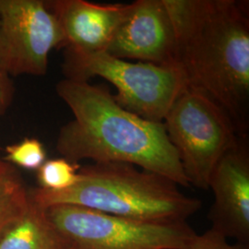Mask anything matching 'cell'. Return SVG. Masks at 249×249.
<instances>
[{"label": "cell", "instance_id": "277c9868", "mask_svg": "<svg viewBox=\"0 0 249 249\" xmlns=\"http://www.w3.org/2000/svg\"><path fill=\"white\" fill-rule=\"evenodd\" d=\"M162 124L189 186L204 190L219 160L246 140L222 107L189 86L176 99Z\"/></svg>", "mask_w": 249, "mask_h": 249}, {"label": "cell", "instance_id": "52a82bcc", "mask_svg": "<svg viewBox=\"0 0 249 249\" xmlns=\"http://www.w3.org/2000/svg\"><path fill=\"white\" fill-rule=\"evenodd\" d=\"M54 48L65 37L46 1L0 0V71L43 76Z\"/></svg>", "mask_w": 249, "mask_h": 249}, {"label": "cell", "instance_id": "30bf717a", "mask_svg": "<svg viewBox=\"0 0 249 249\" xmlns=\"http://www.w3.org/2000/svg\"><path fill=\"white\" fill-rule=\"evenodd\" d=\"M57 18L66 50L74 53L107 52L130 4H96L85 0L46 1Z\"/></svg>", "mask_w": 249, "mask_h": 249}, {"label": "cell", "instance_id": "8992f818", "mask_svg": "<svg viewBox=\"0 0 249 249\" xmlns=\"http://www.w3.org/2000/svg\"><path fill=\"white\" fill-rule=\"evenodd\" d=\"M45 211L63 249H185L196 233L187 222H140L76 205Z\"/></svg>", "mask_w": 249, "mask_h": 249}, {"label": "cell", "instance_id": "6da1fadb", "mask_svg": "<svg viewBox=\"0 0 249 249\" xmlns=\"http://www.w3.org/2000/svg\"><path fill=\"white\" fill-rule=\"evenodd\" d=\"M176 34L175 66L187 85L231 117L247 139L249 118L248 2L163 0Z\"/></svg>", "mask_w": 249, "mask_h": 249}, {"label": "cell", "instance_id": "7c38bea8", "mask_svg": "<svg viewBox=\"0 0 249 249\" xmlns=\"http://www.w3.org/2000/svg\"><path fill=\"white\" fill-rule=\"evenodd\" d=\"M31 205L23 179L15 167L0 159V240Z\"/></svg>", "mask_w": 249, "mask_h": 249}, {"label": "cell", "instance_id": "5bb4252c", "mask_svg": "<svg viewBox=\"0 0 249 249\" xmlns=\"http://www.w3.org/2000/svg\"><path fill=\"white\" fill-rule=\"evenodd\" d=\"M4 160L23 169L38 170L46 160V151L39 140L25 138L19 142L6 147Z\"/></svg>", "mask_w": 249, "mask_h": 249}, {"label": "cell", "instance_id": "5b68a950", "mask_svg": "<svg viewBox=\"0 0 249 249\" xmlns=\"http://www.w3.org/2000/svg\"><path fill=\"white\" fill-rule=\"evenodd\" d=\"M66 79L89 81L100 77L116 88V103L125 110L155 123H162L176 99L187 87L176 66L130 63L107 52L74 53L66 50Z\"/></svg>", "mask_w": 249, "mask_h": 249}, {"label": "cell", "instance_id": "9a60e30c", "mask_svg": "<svg viewBox=\"0 0 249 249\" xmlns=\"http://www.w3.org/2000/svg\"><path fill=\"white\" fill-rule=\"evenodd\" d=\"M218 231L209 229L201 234L196 233L185 249H249V244L230 243Z\"/></svg>", "mask_w": 249, "mask_h": 249}, {"label": "cell", "instance_id": "9c48e42d", "mask_svg": "<svg viewBox=\"0 0 249 249\" xmlns=\"http://www.w3.org/2000/svg\"><path fill=\"white\" fill-rule=\"evenodd\" d=\"M214 200L211 229L227 239L249 244V152L246 140L225 153L209 183Z\"/></svg>", "mask_w": 249, "mask_h": 249}, {"label": "cell", "instance_id": "8fae6325", "mask_svg": "<svg viewBox=\"0 0 249 249\" xmlns=\"http://www.w3.org/2000/svg\"><path fill=\"white\" fill-rule=\"evenodd\" d=\"M0 249H63L45 209L31 205L25 215L0 240Z\"/></svg>", "mask_w": 249, "mask_h": 249}, {"label": "cell", "instance_id": "ba28073f", "mask_svg": "<svg viewBox=\"0 0 249 249\" xmlns=\"http://www.w3.org/2000/svg\"><path fill=\"white\" fill-rule=\"evenodd\" d=\"M107 52L124 60L175 66L176 34L164 1L130 3Z\"/></svg>", "mask_w": 249, "mask_h": 249}, {"label": "cell", "instance_id": "4fadbf2b", "mask_svg": "<svg viewBox=\"0 0 249 249\" xmlns=\"http://www.w3.org/2000/svg\"><path fill=\"white\" fill-rule=\"evenodd\" d=\"M37 179L40 188L49 191H63L77 183L79 165L65 158L45 160L37 170Z\"/></svg>", "mask_w": 249, "mask_h": 249}, {"label": "cell", "instance_id": "3957f363", "mask_svg": "<svg viewBox=\"0 0 249 249\" xmlns=\"http://www.w3.org/2000/svg\"><path fill=\"white\" fill-rule=\"evenodd\" d=\"M168 178L124 162H94L79 171L73 187L63 191L34 188L35 204L84 207L100 213L148 223H186L202 203L185 195Z\"/></svg>", "mask_w": 249, "mask_h": 249}, {"label": "cell", "instance_id": "2e32d148", "mask_svg": "<svg viewBox=\"0 0 249 249\" xmlns=\"http://www.w3.org/2000/svg\"><path fill=\"white\" fill-rule=\"evenodd\" d=\"M14 84L8 74L0 71V116L8 110L14 96Z\"/></svg>", "mask_w": 249, "mask_h": 249}, {"label": "cell", "instance_id": "7a4b0ae2", "mask_svg": "<svg viewBox=\"0 0 249 249\" xmlns=\"http://www.w3.org/2000/svg\"><path fill=\"white\" fill-rule=\"evenodd\" d=\"M55 89L74 116L61 127L56 142L66 160L129 163L189 187L162 123L125 110L109 89L89 81L65 79Z\"/></svg>", "mask_w": 249, "mask_h": 249}]
</instances>
